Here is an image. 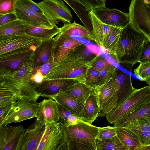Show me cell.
Wrapping results in <instances>:
<instances>
[{"instance_id":"6da1fadb","label":"cell","mask_w":150,"mask_h":150,"mask_svg":"<svg viewBox=\"0 0 150 150\" xmlns=\"http://www.w3.org/2000/svg\"><path fill=\"white\" fill-rule=\"evenodd\" d=\"M97 55L83 43L72 51L64 59L55 64L44 80L74 79L84 82Z\"/></svg>"},{"instance_id":"7a4b0ae2","label":"cell","mask_w":150,"mask_h":150,"mask_svg":"<svg viewBox=\"0 0 150 150\" xmlns=\"http://www.w3.org/2000/svg\"><path fill=\"white\" fill-rule=\"evenodd\" d=\"M149 39L130 23L121 30L113 59L118 64L133 66L138 62L145 44Z\"/></svg>"},{"instance_id":"3957f363","label":"cell","mask_w":150,"mask_h":150,"mask_svg":"<svg viewBox=\"0 0 150 150\" xmlns=\"http://www.w3.org/2000/svg\"><path fill=\"white\" fill-rule=\"evenodd\" d=\"M33 60L16 71L0 68V82L16 86L21 91V98L36 100L40 96L35 89L30 79Z\"/></svg>"},{"instance_id":"277c9868","label":"cell","mask_w":150,"mask_h":150,"mask_svg":"<svg viewBox=\"0 0 150 150\" xmlns=\"http://www.w3.org/2000/svg\"><path fill=\"white\" fill-rule=\"evenodd\" d=\"M62 129L64 139L67 143L76 141L92 145L97 150L96 139L99 127L80 120L75 125H69L60 119L58 122Z\"/></svg>"},{"instance_id":"5b68a950","label":"cell","mask_w":150,"mask_h":150,"mask_svg":"<svg viewBox=\"0 0 150 150\" xmlns=\"http://www.w3.org/2000/svg\"><path fill=\"white\" fill-rule=\"evenodd\" d=\"M150 101V86L136 89L125 101L113 108L106 115L110 124L115 122Z\"/></svg>"},{"instance_id":"8992f818","label":"cell","mask_w":150,"mask_h":150,"mask_svg":"<svg viewBox=\"0 0 150 150\" xmlns=\"http://www.w3.org/2000/svg\"><path fill=\"white\" fill-rule=\"evenodd\" d=\"M35 4L54 27L62 22L71 23L73 16L68 7L61 0H44Z\"/></svg>"},{"instance_id":"52a82bcc","label":"cell","mask_w":150,"mask_h":150,"mask_svg":"<svg viewBox=\"0 0 150 150\" xmlns=\"http://www.w3.org/2000/svg\"><path fill=\"white\" fill-rule=\"evenodd\" d=\"M39 45L21 47L0 55V68L13 71L19 70L33 59L35 51Z\"/></svg>"},{"instance_id":"ba28073f","label":"cell","mask_w":150,"mask_h":150,"mask_svg":"<svg viewBox=\"0 0 150 150\" xmlns=\"http://www.w3.org/2000/svg\"><path fill=\"white\" fill-rule=\"evenodd\" d=\"M39 103L36 100L21 98L12 104L8 113L0 126L17 123L37 117Z\"/></svg>"},{"instance_id":"9c48e42d","label":"cell","mask_w":150,"mask_h":150,"mask_svg":"<svg viewBox=\"0 0 150 150\" xmlns=\"http://www.w3.org/2000/svg\"><path fill=\"white\" fill-rule=\"evenodd\" d=\"M129 11L132 25L150 39V8L144 0H133L131 1Z\"/></svg>"},{"instance_id":"30bf717a","label":"cell","mask_w":150,"mask_h":150,"mask_svg":"<svg viewBox=\"0 0 150 150\" xmlns=\"http://www.w3.org/2000/svg\"><path fill=\"white\" fill-rule=\"evenodd\" d=\"M94 94L101 109L99 116H106L117 106L118 100V88L113 77L105 84L95 88Z\"/></svg>"},{"instance_id":"8fae6325","label":"cell","mask_w":150,"mask_h":150,"mask_svg":"<svg viewBox=\"0 0 150 150\" xmlns=\"http://www.w3.org/2000/svg\"><path fill=\"white\" fill-rule=\"evenodd\" d=\"M46 123L36 119L23 133L17 150H36L46 129Z\"/></svg>"},{"instance_id":"7c38bea8","label":"cell","mask_w":150,"mask_h":150,"mask_svg":"<svg viewBox=\"0 0 150 150\" xmlns=\"http://www.w3.org/2000/svg\"><path fill=\"white\" fill-rule=\"evenodd\" d=\"M15 11L18 19L32 25L47 28L54 27L42 13L33 11L23 4L21 0H16Z\"/></svg>"},{"instance_id":"4fadbf2b","label":"cell","mask_w":150,"mask_h":150,"mask_svg":"<svg viewBox=\"0 0 150 150\" xmlns=\"http://www.w3.org/2000/svg\"><path fill=\"white\" fill-rule=\"evenodd\" d=\"M93 11L102 22L109 26L123 28L130 23L129 13L117 9L105 7Z\"/></svg>"},{"instance_id":"5bb4252c","label":"cell","mask_w":150,"mask_h":150,"mask_svg":"<svg viewBox=\"0 0 150 150\" xmlns=\"http://www.w3.org/2000/svg\"><path fill=\"white\" fill-rule=\"evenodd\" d=\"M25 129L21 125L0 126V150H17Z\"/></svg>"},{"instance_id":"9a60e30c","label":"cell","mask_w":150,"mask_h":150,"mask_svg":"<svg viewBox=\"0 0 150 150\" xmlns=\"http://www.w3.org/2000/svg\"><path fill=\"white\" fill-rule=\"evenodd\" d=\"M46 129L36 150H55L64 140L59 122L46 123Z\"/></svg>"},{"instance_id":"2e32d148","label":"cell","mask_w":150,"mask_h":150,"mask_svg":"<svg viewBox=\"0 0 150 150\" xmlns=\"http://www.w3.org/2000/svg\"><path fill=\"white\" fill-rule=\"evenodd\" d=\"M54 38L52 56L55 64L62 60L72 51L83 44L71 37L60 32Z\"/></svg>"},{"instance_id":"e0dca14e","label":"cell","mask_w":150,"mask_h":150,"mask_svg":"<svg viewBox=\"0 0 150 150\" xmlns=\"http://www.w3.org/2000/svg\"><path fill=\"white\" fill-rule=\"evenodd\" d=\"M42 42L26 34L0 37V55L21 47L39 45Z\"/></svg>"},{"instance_id":"ac0fdd59","label":"cell","mask_w":150,"mask_h":150,"mask_svg":"<svg viewBox=\"0 0 150 150\" xmlns=\"http://www.w3.org/2000/svg\"><path fill=\"white\" fill-rule=\"evenodd\" d=\"M80 81L74 79H58L44 80L34 89L40 96L49 98L60 91H63Z\"/></svg>"},{"instance_id":"d6986e66","label":"cell","mask_w":150,"mask_h":150,"mask_svg":"<svg viewBox=\"0 0 150 150\" xmlns=\"http://www.w3.org/2000/svg\"><path fill=\"white\" fill-rule=\"evenodd\" d=\"M36 119L45 123L58 122L60 117L56 101L51 98L45 99L40 103Z\"/></svg>"},{"instance_id":"ffe728a7","label":"cell","mask_w":150,"mask_h":150,"mask_svg":"<svg viewBox=\"0 0 150 150\" xmlns=\"http://www.w3.org/2000/svg\"><path fill=\"white\" fill-rule=\"evenodd\" d=\"M113 77L118 88V105L126 100L136 89L132 85L131 75L117 68Z\"/></svg>"},{"instance_id":"44dd1931","label":"cell","mask_w":150,"mask_h":150,"mask_svg":"<svg viewBox=\"0 0 150 150\" xmlns=\"http://www.w3.org/2000/svg\"><path fill=\"white\" fill-rule=\"evenodd\" d=\"M89 15L92 25L94 41L98 46L105 50L113 26L102 22L93 11L90 12Z\"/></svg>"},{"instance_id":"7402d4cb","label":"cell","mask_w":150,"mask_h":150,"mask_svg":"<svg viewBox=\"0 0 150 150\" xmlns=\"http://www.w3.org/2000/svg\"><path fill=\"white\" fill-rule=\"evenodd\" d=\"M51 99L65 107L81 119L85 102L62 91L52 96Z\"/></svg>"},{"instance_id":"603a6c76","label":"cell","mask_w":150,"mask_h":150,"mask_svg":"<svg viewBox=\"0 0 150 150\" xmlns=\"http://www.w3.org/2000/svg\"><path fill=\"white\" fill-rule=\"evenodd\" d=\"M54 38L42 41L36 49L34 54L33 69L45 64L52 57Z\"/></svg>"},{"instance_id":"cb8c5ba5","label":"cell","mask_w":150,"mask_h":150,"mask_svg":"<svg viewBox=\"0 0 150 150\" xmlns=\"http://www.w3.org/2000/svg\"><path fill=\"white\" fill-rule=\"evenodd\" d=\"M150 116V101L115 122V127H124L132 125L139 120Z\"/></svg>"},{"instance_id":"d4e9b609","label":"cell","mask_w":150,"mask_h":150,"mask_svg":"<svg viewBox=\"0 0 150 150\" xmlns=\"http://www.w3.org/2000/svg\"><path fill=\"white\" fill-rule=\"evenodd\" d=\"M21 98V91L16 86L0 82V108L11 105Z\"/></svg>"},{"instance_id":"484cf974","label":"cell","mask_w":150,"mask_h":150,"mask_svg":"<svg viewBox=\"0 0 150 150\" xmlns=\"http://www.w3.org/2000/svg\"><path fill=\"white\" fill-rule=\"evenodd\" d=\"M116 128L117 135L127 150H142L143 146L132 132L124 127Z\"/></svg>"},{"instance_id":"4316f807","label":"cell","mask_w":150,"mask_h":150,"mask_svg":"<svg viewBox=\"0 0 150 150\" xmlns=\"http://www.w3.org/2000/svg\"><path fill=\"white\" fill-rule=\"evenodd\" d=\"M101 111L95 94H91L85 101L81 120L92 124Z\"/></svg>"},{"instance_id":"83f0119b","label":"cell","mask_w":150,"mask_h":150,"mask_svg":"<svg viewBox=\"0 0 150 150\" xmlns=\"http://www.w3.org/2000/svg\"><path fill=\"white\" fill-rule=\"evenodd\" d=\"M63 1L67 4L74 11L93 38L92 25L89 15L90 11L76 0H64Z\"/></svg>"},{"instance_id":"f1b7e54d","label":"cell","mask_w":150,"mask_h":150,"mask_svg":"<svg viewBox=\"0 0 150 150\" xmlns=\"http://www.w3.org/2000/svg\"><path fill=\"white\" fill-rule=\"evenodd\" d=\"M62 91L85 102L91 94H94V88L89 86L83 82L79 81Z\"/></svg>"},{"instance_id":"f546056e","label":"cell","mask_w":150,"mask_h":150,"mask_svg":"<svg viewBox=\"0 0 150 150\" xmlns=\"http://www.w3.org/2000/svg\"><path fill=\"white\" fill-rule=\"evenodd\" d=\"M60 31V27L57 26L52 28H47L31 25L27 28L25 33L30 36L39 39L42 41L54 38Z\"/></svg>"},{"instance_id":"4dcf8cb0","label":"cell","mask_w":150,"mask_h":150,"mask_svg":"<svg viewBox=\"0 0 150 150\" xmlns=\"http://www.w3.org/2000/svg\"><path fill=\"white\" fill-rule=\"evenodd\" d=\"M31 25L18 19L0 26V37L25 34L27 28Z\"/></svg>"},{"instance_id":"1f68e13d","label":"cell","mask_w":150,"mask_h":150,"mask_svg":"<svg viewBox=\"0 0 150 150\" xmlns=\"http://www.w3.org/2000/svg\"><path fill=\"white\" fill-rule=\"evenodd\" d=\"M60 33L70 36H79L89 41L93 40V37L85 27L75 21L60 27Z\"/></svg>"},{"instance_id":"d6a6232c","label":"cell","mask_w":150,"mask_h":150,"mask_svg":"<svg viewBox=\"0 0 150 150\" xmlns=\"http://www.w3.org/2000/svg\"><path fill=\"white\" fill-rule=\"evenodd\" d=\"M122 28L113 26L105 50L113 59L118 45Z\"/></svg>"},{"instance_id":"836d02e7","label":"cell","mask_w":150,"mask_h":150,"mask_svg":"<svg viewBox=\"0 0 150 150\" xmlns=\"http://www.w3.org/2000/svg\"><path fill=\"white\" fill-rule=\"evenodd\" d=\"M96 143L97 150H127L117 135L108 139H96Z\"/></svg>"},{"instance_id":"e575fe53","label":"cell","mask_w":150,"mask_h":150,"mask_svg":"<svg viewBox=\"0 0 150 150\" xmlns=\"http://www.w3.org/2000/svg\"><path fill=\"white\" fill-rule=\"evenodd\" d=\"M57 103L60 119H62L67 124L75 125L81 120L67 108L57 102Z\"/></svg>"},{"instance_id":"d590c367","label":"cell","mask_w":150,"mask_h":150,"mask_svg":"<svg viewBox=\"0 0 150 150\" xmlns=\"http://www.w3.org/2000/svg\"><path fill=\"white\" fill-rule=\"evenodd\" d=\"M124 127L134 133L150 132V116L142 118L133 124Z\"/></svg>"},{"instance_id":"8d00e7d4","label":"cell","mask_w":150,"mask_h":150,"mask_svg":"<svg viewBox=\"0 0 150 150\" xmlns=\"http://www.w3.org/2000/svg\"><path fill=\"white\" fill-rule=\"evenodd\" d=\"M117 68L109 63L104 69L100 71L96 87L100 86L108 82L113 77Z\"/></svg>"},{"instance_id":"74e56055","label":"cell","mask_w":150,"mask_h":150,"mask_svg":"<svg viewBox=\"0 0 150 150\" xmlns=\"http://www.w3.org/2000/svg\"><path fill=\"white\" fill-rule=\"evenodd\" d=\"M116 136V128L114 126L99 127L96 139L102 140L109 139Z\"/></svg>"},{"instance_id":"f35d334b","label":"cell","mask_w":150,"mask_h":150,"mask_svg":"<svg viewBox=\"0 0 150 150\" xmlns=\"http://www.w3.org/2000/svg\"><path fill=\"white\" fill-rule=\"evenodd\" d=\"M134 72L136 76L141 79V81L146 82L150 76V62L140 63Z\"/></svg>"},{"instance_id":"ab89813d","label":"cell","mask_w":150,"mask_h":150,"mask_svg":"<svg viewBox=\"0 0 150 150\" xmlns=\"http://www.w3.org/2000/svg\"><path fill=\"white\" fill-rule=\"evenodd\" d=\"M85 7L90 12L105 6V0H76Z\"/></svg>"},{"instance_id":"60d3db41","label":"cell","mask_w":150,"mask_h":150,"mask_svg":"<svg viewBox=\"0 0 150 150\" xmlns=\"http://www.w3.org/2000/svg\"><path fill=\"white\" fill-rule=\"evenodd\" d=\"M99 73V71L91 66L87 71L83 82L92 87H96Z\"/></svg>"},{"instance_id":"b9f144b4","label":"cell","mask_w":150,"mask_h":150,"mask_svg":"<svg viewBox=\"0 0 150 150\" xmlns=\"http://www.w3.org/2000/svg\"><path fill=\"white\" fill-rule=\"evenodd\" d=\"M16 0H0V15L15 13Z\"/></svg>"},{"instance_id":"7bdbcfd3","label":"cell","mask_w":150,"mask_h":150,"mask_svg":"<svg viewBox=\"0 0 150 150\" xmlns=\"http://www.w3.org/2000/svg\"><path fill=\"white\" fill-rule=\"evenodd\" d=\"M55 64L52 56L46 63L33 69V74L36 71H39L45 77L49 73Z\"/></svg>"},{"instance_id":"ee69618b","label":"cell","mask_w":150,"mask_h":150,"mask_svg":"<svg viewBox=\"0 0 150 150\" xmlns=\"http://www.w3.org/2000/svg\"><path fill=\"white\" fill-rule=\"evenodd\" d=\"M67 144L69 150H96L92 145L87 144L74 141Z\"/></svg>"},{"instance_id":"f6af8a7d","label":"cell","mask_w":150,"mask_h":150,"mask_svg":"<svg viewBox=\"0 0 150 150\" xmlns=\"http://www.w3.org/2000/svg\"><path fill=\"white\" fill-rule=\"evenodd\" d=\"M109 63L105 59L100 55L97 54L91 64V67L100 71L104 69Z\"/></svg>"},{"instance_id":"bcb514c9","label":"cell","mask_w":150,"mask_h":150,"mask_svg":"<svg viewBox=\"0 0 150 150\" xmlns=\"http://www.w3.org/2000/svg\"><path fill=\"white\" fill-rule=\"evenodd\" d=\"M138 62L140 63L150 62V40L149 39L145 44Z\"/></svg>"},{"instance_id":"7dc6e473","label":"cell","mask_w":150,"mask_h":150,"mask_svg":"<svg viewBox=\"0 0 150 150\" xmlns=\"http://www.w3.org/2000/svg\"><path fill=\"white\" fill-rule=\"evenodd\" d=\"M134 133L137 136L143 147L150 145V132Z\"/></svg>"},{"instance_id":"c3c4849f","label":"cell","mask_w":150,"mask_h":150,"mask_svg":"<svg viewBox=\"0 0 150 150\" xmlns=\"http://www.w3.org/2000/svg\"><path fill=\"white\" fill-rule=\"evenodd\" d=\"M18 19L15 13L0 15V26Z\"/></svg>"},{"instance_id":"681fc988","label":"cell","mask_w":150,"mask_h":150,"mask_svg":"<svg viewBox=\"0 0 150 150\" xmlns=\"http://www.w3.org/2000/svg\"><path fill=\"white\" fill-rule=\"evenodd\" d=\"M45 76L39 71H36L33 73L31 77V80L34 87L41 84L44 80Z\"/></svg>"},{"instance_id":"f907efd6","label":"cell","mask_w":150,"mask_h":150,"mask_svg":"<svg viewBox=\"0 0 150 150\" xmlns=\"http://www.w3.org/2000/svg\"><path fill=\"white\" fill-rule=\"evenodd\" d=\"M21 1L27 7L33 11L38 13H42L40 10L35 4V2L31 0H21Z\"/></svg>"},{"instance_id":"816d5d0a","label":"cell","mask_w":150,"mask_h":150,"mask_svg":"<svg viewBox=\"0 0 150 150\" xmlns=\"http://www.w3.org/2000/svg\"><path fill=\"white\" fill-rule=\"evenodd\" d=\"M11 105L0 108V124L3 122L6 116Z\"/></svg>"},{"instance_id":"f5cc1de1","label":"cell","mask_w":150,"mask_h":150,"mask_svg":"<svg viewBox=\"0 0 150 150\" xmlns=\"http://www.w3.org/2000/svg\"><path fill=\"white\" fill-rule=\"evenodd\" d=\"M55 150H69L67 143L64 140Z\"/></svg>"},{"instance_id":"db71d44e","label":"cell","mask_w":150,"mask_h":150,"mask_svg":"<svg viewBox=\"0 0 150 150\" xmlns=\"http://www.w3.org/2000/svg\"><path fill=\"white\" fill-rule=\"evenodd\" d=\"M141 150H150V145L143 146Z\"/></svg>"},{"instance_id":"11a10c76","label":"cell","mask_w":150,"mask_h":150,"mask_svg":"<svg viewBox=\"0 0 150 150\" xmlns=\"http://www.w3.org/2000/svg\"><path fill=\"white\" fill-rule=\"evenodd\" d=\"M145 3L148 5L150 8V0H144Z\"/></svg>"},{"instance_id":"9f6ffc18","label":"cell","mask_w":150,"mask_h":150,"mask_svg":"<svg viewBox=\"0 0 150 150\" xmlns=\"http://www.w3.org/2000/svg\"><path fill=\"white\" fill-rule=\"evenodd\" d=\"M146 82L148 86H150V81H146Z\"/></svg>"},{"instance_id":"6f0895ef","label":"cell","mask_w":150,"mask_h":150,"mask_svg":"<svg viewBox=\"0 0 150 150\" xmlns=\"http://www.w3.org/2000/svg\"><path fill=\"white\" fill-rule=\"evenodd\" d=\"M146 81H150V76L148 79L146 80Z\"/></svg>"},{"instance_id":"680465c9","label":"cell","mask_w":150,"mask_h":150,"mask_svg":"<svg viewBox=\"0 0 150 150\" xmlns=\"http://www.w3.org/2000/svg\"><path fill=\"white\" fill-rule=\"evenodd\" d=\"M149 40H150V39Z\"/></svg>"}]
</instances>
